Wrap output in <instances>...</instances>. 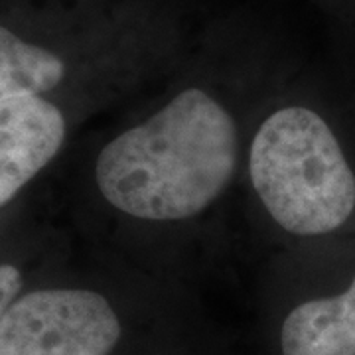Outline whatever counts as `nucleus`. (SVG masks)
I'll use <instances>...</instances> for the list:
<instances>
[{"mask_svg":"<svg viewBox=\"0 0 355 355\" xmlns=\"http://www.w3.org/2000/svg\"><path fill=\"white\" fill-rule=\"evenodd\" d=\"M64 76L65 64L60 55L0 26V99L48 93L60 85Z\"/></svg>","mask_w":355,"mask_h":355,"instance_id":"nucleus-6","label":"nucleus"},{"mask_svg":"<svg viewBox=\"0 0 355 355\" xmlns=\"http://www.w3.org/2000/svg\"><path fill=\"white\" fill-rule=\"evenodd\" d=\"M237 158L233 116L209 93L190 87L105 144L95 180L103 198L125 216L182 221L200 216L227 190Z\"/></svg>","mask_w":355,"mask_h":355,"instance_id":"nucleus-1","label":"nucleus"},{"mask_svg":"<svg viewBox=\"0 0 355 355\" xmlns=\"http://www.w3.org/2000/svg\"><path fill=\"white\" fill-rule=\"evenodd\" d=\"M22 291V275L12 265H0V320L6 310L18 300Z\"/></svg>","mask_w":355,"mask_h":355,"instance_id":"nucleus-7","label":"nucleus"},{"mask_svg":"<svg viewBox=\"0 0 355 355\" xmlns=\"http://www.w3.org/2000/svg\"><path fill=\"white\" fill-rule=\"evenodd\" d=\"M119 338L113 306L83 288L30 292L0 320V355H109Z\"/></svg>","mask_w":355,"mask_h":355,"instance_id":"nucleus-3","label":"nucleus"},{"mask_svg":"<svg viewBox=\"0 0 355 355\" xmlns=\"http://www.w3.org/2000/svg\"><path fill=\"white\" fill-rule=\"evenodd\" d=\"M249 176L268 216L292 235H326L354 214V170L312 109L284 107L265 119L251 142Z\"/></svg>","mask_w":355,"mask_h":355,"instance_id":"nucleus-2","label":"nucleus"},{"mask_svg":"<svg viewBox=\"0 0 355 355\" xmlns=\"http://www.w3.org/2000/svg\"><path fill=\"white\" fill-rule=\"evenodd\" d=\"M65 140L62 111L34 93L0 99V207L12 200Z\"/></svg>","mask_w":355,"mask_h":355,"instance_id":"nucleus-4","label":"nucleus"},{"mask_svg":"<svg viewBox=\"0 0 355 355\" xmlns=\"http://www.w3.org/2000/svg\"><path fill=\"white\" fill-rule=\"evenodd\" d=\"M282 355H355V279L331 298L298 304L280 331Z\"/></svg>","mask_w":355,"mask_h":355,"instance_id":"nucleus-5","label":"nucleus"}]
</instances>
